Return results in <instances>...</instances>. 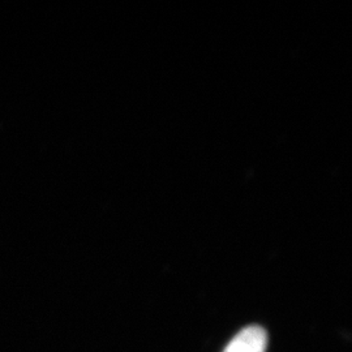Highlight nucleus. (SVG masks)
<instances>
[{"label":"nucleus","instance_id":"f257e3e1","mask_svg":"<svg viewBox=\"0 0 352 352\" xmlns=\"http://www.w3.org/2000/svg\"><path fill=\"white\" fill-rule=\"evenodd\" d=\"M267 336L263 327H245L227 344L223 352H265Z\"/></svg>","mask_w":352,"mask_h":352}]
</instances>
